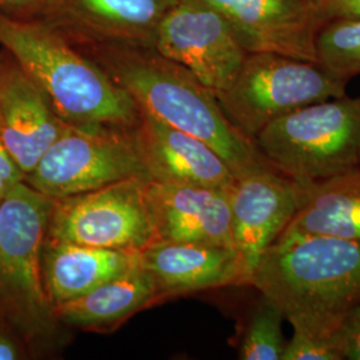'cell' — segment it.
<instances>
[{"label": "cell", "instance_id": "obj_13", "mask_svg": "<svg viewBox=\"0 0 360 360\" xmlns=\"http://www.w3.org/2000/svg\"><path fill=\"white\" fill-rule=\"evenodd\" d=\"M230 190L144 180L155 243L231 247Z\"/></svg>", "mask_w": 360, "mask_h": 360}, {"label": "cell", "instance_id": "obj_11", "mask_svg": "<svg viewBox=\"0 0 360 360\" xmlns=\"http://www.w3.org/2000/svg\"><path fill=\"white\" fill-rule=\"evenodd\" d=\"M232 27L247 52H275L319 63L316 38L328 22L324 0H193Z\"/></svg>", "mask_w": 360, "mask_h": 360}, {"label": "cell", "instance_id": "obj_8", "mask_svg": "<svg viewBox=\"0 0 360 360\" xmlns=\"http://www.w3.org/2000/svg\"><path fill=\"white\" fill-rule=\"evenodd\" d=\"M144 180L127 179L52 199L47 236L77 245L143 251L155 243Z\"/></svg>", "mask_w": 360, "mask_h": 360}, {"label": "cell", "instance_id": "obj_29", "mask_svg": "<svg viewBox=\"0 0 360 360\" xmlns=\"http://www.w3.org/2000/svg\"><path fill=\"white\" fill-rule=\"evenodd\" d=\"M0 199H1V198H0Z\"/></svg>", "mask_w": 360, "mask_h": 360}, {"label": "cell", "instance_id": "obj_27", "mask_svg": "<svg viewBox=\"0 0 360 360\" xmlns=\"http://www.w3.org/2000/svg\"><path fill=\"white\" fill-rule=\"evenodd\" d=\"M19 358V349L13 339L0 334V360H13Z\"/></svg>", "mask_w": 360, "mask_h": 360}, {"label": "cell", "instance_id": "obj_23", "mask_svg": "<svg viewBox=\"0 0 360 360\" xmlns=\"http://www.w3.org/2000/svg\"><path fill=\"white\" fill-rule=\"evenodd\" d=\"M333 338L343 359L360 360V304L348 314Z\"/></svg>", "mask_w": 360, "mask_h": 360}, {"label": "cell", "instance_id": "obj_19", "mask_svg": "<svg viewBox=\"0 0 360 360\" xmlns=\"http://www.w3.org/2000/svg\"><path fill=\"white\" fill-rule=\"evenodd\" d=\"M160 299L151 275L141 266L96 287L86 295L53 307L58 322L95 330L124 321Z\"/></svg>", "mask_w": 360, "mask_h": 360}, {"label": "cell", "instance_id": "obj_15", "mask_svg": "<svg viewBox=\"0 0 360 360\" xmlns=\"http://www.w3.org/2000/svg\"><path fill=\"white\" fill-rule=\"evenodd\" d=\"M132 136L148 180L230 190L236 176L221 156L190 134L141 112Z\"/></svg>", "mask_w": 360, "mask_h": 360}, {"label": "cell", "instance_id": "obj_3", "mask_svg": "<svg viewBox=\"0 0 360 360\" xmlns=\"http://www.w3.org/2000/svg\"><path fill=\"white\" fill-rule=\"evenodd\" d=\"M0 47L22 65L67 124L135 127L141 122V110L129 94L47 22L0 11Z\"/></svg>", "mask_w": 360, "mask_h": 360}, {"label": "cell", "instance_id": "obj_2", "mask_svg": "<svg viewBox=\"0 0 360 360\" xmlns=\"http://www.w3.org/2000/svg\"><path fill=\"white\" fill-rule=\"evenodd\" d=\"M250 285L281 309L294 331L333 338L360 304V242L282 236L262 257Z\"/></svg>", "mask_w": 360, "mask_h": 360}, {"label": "cell", "instance_id": "obj_25", "mask_svg": "<svg viewBox=\"0 0 360 360\" xmlns=\"http://www.w3.org/2000/svg\"><path fill=\"white\" fill-rule=\"evenodd\" d=\"M23 180L25 174L16 166L0 138V198Z\"/></svg>", "mask_w": 360, "mask_h": 360}, {"label": "cell", "instance_id": "obj_5", "mask_svg": "<svg viewBox=\"0 0 360 360\" xmlns=\"http://www.w3.org/2000/svg\"><path fill=\"white\" fill-rule=\"evenodd\" d=\"M359 141L360 96L347 95L281 116L254 139L274 167L300 183L359 168Z\"/></svg>", "mask_w": 360, "mask_h": 360}, {"label": "cell", "instance_id": "obj_16", "mask_svg": "<svg viewBox=\"0 0 360 360\" xmlns=\"http://www.w3.org/2000/svg\"><path fill=\"white\" fill-rule=\"evenodd\" d=\"M142 267L160 297L248 284L236 251L223 245L154 243L143 250Z\"/></svg>", "mask_w": 360, "mask_h": 360}, {"label": "cell", "instance_id": "obj_12", "mask_svg": "<svg viewBox=\"0 0 360 360\" xmlns=\"http://www.w3.org/2000/svg\"><path fill=\"white\" fill-rule=\"evenodd\" d=\"M178 0H52L43 19L74 44L153 47L155 34Z\"/></svg>", "mask_w": 360, "mask_h": 360}, {"label": "cell", "instance_id": "obj_21", "mask_svg": "<svg viewBox=\"0 0 360 360\" xmlns=\"http://www.w3.org/2000/svg\"><path fill=\"white\" fill-rule=\"evenodd\" d=\"M281 309L262 295L251 311L239 348V359L282 360L287 340L284 339Z\"/></svg>", "mask_w": 360, "mask_h": 360}, {"label": "cell", "instance_id": "obj_9", "mask_svg": "<svg viewBox=\"0 0 360 360\" xmlns=\"http://www.w3.org/2000/svg\"><path fill=\"white\" fill-rule=\"evenodd\" d=\"M153 49L191 71L215 96L227 90L248 52L215 10L178 0L155 34Z\"/></svg>", "mask_w": 360, "mask_h": 360}, {"label": "cell", "instance_id": "obj_20", "mask_svg": "<svg viewBox=\"0 0 360 360\" xmlns=\"http://www.w3.org/2000/svg\"><path fill=\"white\" fill-rule=\"evenodd\" d=\"M316 53L319 65L336 77L360 74V18L328 20L318 34Z\"/></svg>", "mask_w": 360, "mask_h": 360}, {"label": "cell", "instance_id": "obj_10", "mask_svg": "<svg viewBox=\"0 0 360 360\" xmlns=\"http://www.w3.org/2000/svg\"><path fill=\"white\" fill-rule=\"evenodd\" d=\"M229 196L233 250L250 285L262 257L300 206L303 183L275 168H260L238 176Z\"/></svg>", "mask_w": 360, "mask_h": 360}, {"label": "cell", "instance_id": "obj_7", "mask_svg": "<svg viewBox=\"0 0 360 360\" xmlns=\"http://www.w3.org/2000/svg\"><path fill=\"white\" fill-rule=\"evenodd\" d=\"M134 178L148 179V175L132 127L68 124L23 181L51 199H60Z\"/></svg>", "mask_w": 360, "mask_h": 360}, {"label": "cell", "instance_id": "obj_14", "mask_svg": "<svg viewBox=\"0 0 360 360\" xmlns=\"http://www.w3.org/2000/svg\"><path fill=\"white\" fill-rule=\"evenodd\" d=\"M46 94L13 55L0 50V138L27 175L67 129Z\"/></svg>", "mask_w": 360, "mask_h": 360}, {"label": "cell", "instance_id": "obj_1", "mask_svg": "<svg viewBox=\"0 0 360 360\" xmlns=\"http://www.w3.org/2000/svg\"><path fill=\"white\" fill-rule=\"evenodd\" d=\"M77 47L129 94L141 112L208 144L236 178L260 168H275L255 142L227 119L215 94L186 67L153 47L123 44Z\"/></svg>", "mask_w": 360, "mask_h": 360}, {"label": "cell", "instance_id": "obj_26", "mask_svg": "<svg viewBox=\"0 0 360 360\" xmlns=\"http://www.w3.org/2000/svg\"><path fill=\"white\" fill-rule=\"evenodd\" d=\"M327 20L336 18H360V0H324Z\"/></svg>", "mask_w": 360, "mask_h": 360}, {"label": "cell", "instance_id": "obj_17", "mask_svg": "<svg viewBox=\"0 0 360 360\" xmlns=\"http://www.w3.org/2000/svg\"><path fill=\"white\" fill-rule=\"evenodd\" d=\"M142 263V251L77 245L46 235L43 281L52 307L86 295Z\"/></svg>", "mask_w": 360, "mask_h": 360}, {"label": "cell", "instance_id": "obj_6", "mask_svg": "<svg viewBox=\"0 0 360 360\" xmlns=\"http://www.w3.org/2000/svg\"><path fill=\"white\" fill-rule=\"evenodd\" d=\"M347 83L319 63L275 52H250L218 102L232 124L254 141L281 116L345 96Z\"/></svg>", "mask_w": 360, "mask_h": 360}, {"label": "cell", "instance_id": "obj_4", "mask_svg": "<svg viewBox=\"0 0 360 360\" xmlns=\"http://www.w3.org/2000/svg\"><path fill=\"white\" fill-rule=\"evenodd\" d=\"M52 203L25 181L0 199V309L30 339L49 338L59 323L41 271Z\"/></svg>", "mask_w": 360, "mask_h": 360}, {"label": "cell", "instance_id": "obj_28", "mask_svg": "<svg viewBox=\"0 0 360 360\" xmlns=\"http://www.w3.org/2000/svg\"><path fill=\"white\" fill-rule=\"evenodd\" d=\"M358 160H359V168H360V141H359V148H358Z\"/></svg>", "mask_w": 360, "mask_h": 360}, {"label": "cell", "instance_id": "obj_24", "mask_svg": "<svg viewBox=\"0 0 360 360\" xmlns=\"http://www.w3.org/2000/svg\"><path fill=\"white\" fill-rule=\"evenodd\" d=\"M52 0H0V11L18 19L43 20Z\"/></svg>", "mask_w": 360, "mask_h": 360}, {"label": "cell", "instance_id": "obj_18", "mask_svg": "<svg viewBox=\"0 0 360 360\" xmlns=\"http://www.w3.org/2000/svg\"><path fill=\"white\" fill-rule=\"evenodd\" d=\"M322 235L360 242V168L303 183V198L279 236Z\"/></svg>", "mask_w": 360, "mask_h": 360}, {"label": "cell", "instance_id": "obj_22", "mask_svg": "<svg viewBox=\"0 0 360 360\" xmlns=\"http://www.w3.org/2000/svg\"><path fill=\"white\" fill-rule=\"evenodd\" d=\"M282 360H343L334 338H316L294 331L287 340Z\"/></svg>", "mask_w": 360, "mask_h": 360}]
</instances>
